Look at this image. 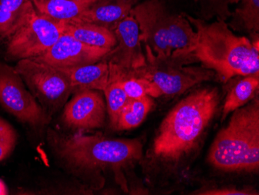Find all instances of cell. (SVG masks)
<instances>
[{
	"mask_svg": "<svg viewBox=\"0 0 259 195\" xmlns=\"http://www.w3.org/2000/svg\"><path fill=\"white\" fill-rule=\"evenodd\" d=\"M14 68L35 98L48 108H59L75 92L66 74L60 68L34 59L17 61Z\"/></svg>",
	"mask_w": 259,
	"mask_h": 195,
	"instance_id": "8",
	"label": "cell"
},
{
	"mask_svg": "<svg viewBox=\"0 0 259 195\" xmlns=\"http://www.w3.org/2000/svg\"><path fill=\"white\" fill-rule=\"evenodd\" d=\"M0 106L22 123L45 127L51 116L37 101L14 67L0 59Z\"/></svg>",
	"mask_w": 259,
	"mask_h": 195,
	"instance_id": "7",
	"label": "cell"
},
{
	"mask_svg": "<svg viewBox=\"0 0 259 195\" xmlns=\"http://www.w3.org/2000/svg\"><path fill=\"white\" fill-rule=\"evenodd\" d=\"M75 94L65 106L64 122L68 127L81 130L103 127L107 108L98 90H79Z\"/></svg>",
	"mask_w": 259,
	"mask_h": 195,
	"instance_id": "12",
	"label": "cell"
},
{
	"mask_svg": "<svg viewBox=\"0 0 259 195\" xmlns=\"http://www.w3.org/2000/svg\"><path fill=\"white\" fill-rule=\"evenodd\" d=\"M142 1L144 0H96L74 21L97 24L112 30Z\"/></svg>",
	"mask_w": 259,
	"mask_h": 195,
	"instance_id": "13",
	"label": "cell"
},
{
	"mask_svg": "<svg viewBox=\"0 0 259 195\" xmlns=\"http://www.w3.org/2000/svg\"><path fill=\"white\" fill-rule=\"evenodd\" d=\"M34 6L35 9L37 10L38 14H41L45 8V4H46L47 0H31Z\"/></svg>",
	"mask_w": 259,
	"mask_h": 195,
	"instance_id": "25",
	"label": "cell"
},
{
	"mask_svg": "<svg viewBox=\"0 0 259 195\" xmlns=\"http://www.w3.org/2000/svg\"><path fill=\"white\" fill-rule=\"evenodd\" d=\"M238 4V8L231 12L228 27L249 33L251 37L258 34L259 0H240Z\"/></svg>",
	"mask_w": 259,
	"mask_h": 195,
	"instance_id": "17",
	"label": "cell"
},
{
	"mask_svg": "<svg viewBox=\"0 0 259 195\" xmlns=\"http://www.w3.org/2000/svg\"><path fill=\"white\" fill-rule=\"evenodd\" d=\"M199 10V18L205 21L212 19L227 21L231 15V6L240 0H194Z\"/></svg>",
	"mask_w": 259,
	"mask_h": 195,
	"instance_id": "21",
	"label": "cell"
},
{
	"mask_svg": "<svg viewBox=\"0 0 259 195\" xmlns=\"http://www.w3.org/2000/svg\"><path fill=\"white\" fill-rule=\"evenodd\" d=\"M17 142V131L5 119L0 117V162L14 152Z\"/></svg>",
	"mask_w": 259,
	"mask_h": 195,
	"instance_id": "23",
	"label": "cell"
},
{
	"mask_svg": "<svg viewBox=\"0 0 259 195\" xmlns=\"http://www.w3.org/2000/svg\"><path fill=\"white\" fill-rule=\"evenodd\" d=\"M116 45L105 56L103 60L123 72L138 70L146 64L142 42L140 40V29L136 20L130 14L112 29Z\"/></svg>",
	"mask_w": 259,
	"mask_h": 195,
	"instance_id": "10",
	"label": "cell"
},
{
	"mask_svg": "<svg viewBox=\"0 0 259 195\" xmlns=\"http://www.w3.org/2000/svg\"><path fill=\"white\" fill-rule=\"evenodd\" d=\"M62 34L61 23L37 13L6 42V59L17 62L38 58L49 50Z\"/></svg>",
	"mask_w": 259,
	"mask_h": 195,
	"instance_id": "9",
	"label": "cell"
},
{
	"mask_svg": "<svg viewBox=\"0 0 259 195\" xmlns=\"http://www.w3.org/2000/svg\"><path fill=\"white\" fill-rule=\"evenodd\" d=\"M110 49L93 47L62 33L56 42L41 56L33 59L58 68H68L103 60Z\"/></svg>",
	"mask_w": 259,
	"mask_h": 195,
	"instance_id": "11",
	"label": "cell"
},
{
	"mask_svg": "<svg viewBox=\"0 0 259 195\" xmlns=\"http://www.w3.org/2000/svg\"><path fill=\"white\" fill-rule=\"evenodd\" d=\"M66 74L74 91L93 90L104 91L110 79V67L106 61L73 68H60Z\"/></svg>",
	"mask_w": 259,
	"mask_h": 195,
	"instance_id": "15",
	"label": "cell"
},
{
	"mask_svg": "<svg viewBox=\"0 0 259 195\" xmlns=\"http://www.w3.org/2000/svg\"><path fill=\"white\" fill-rule=\"evenodd\" d=\"M208 162L221 171L255 173L259 169L258 97L234 110L213 140Z\"/></svg>",
	"mask_w": 259,
	"mask_h": 195,
	"instance_id": "4",
	"label": "cell"
},
{
	"mask_svg": "<svg viewBox=\"0 0 259 195\" xmlns=\"http://www.w3.org/2000/svg\"><path fill=\"white\" fill-rule=\"evenodd\" d=\"M103 92L107 97V110L110 117V125L114 129L119 116L130 98L118 83L110 79L108 85Z\"/></svg>",
	"mask_w": 259,
	"mask_h": 195,
	"instance_id": "22",
	"label": "cell"
},
{
	"mask_svg": "<svg viewBox=\"0 0 259 195\" xmlns=\"http://www.w3.org/2000/svg\"><path fill=\"white\" fill-rule=\"evenodd\" d=\"M259 75L243 76L230 90L223 108L222 119H225L231 112L243 107L252 100L258 90Z\"/></svg>",
	"mask_w": 259,
	"mask_h": 195,
	"instance_id": "19",
	"label": "cell"
},
{
	"mask_svg": "<svg viewBox=\"0 0 259 195\" xmlns=\"http://www.w3.org/2000/svg\"><path fill=\"white\" fill-rule=\"evenodd\" d=\"M37 13L31 0H0V42H7Z\"/></svg>",
	"mask_w": 259,
	"mask_h": 195,
	"instance_id": "14",
	"label": "cell"
},
{
	"mask_svg": "<svg viewBox=\"0 0 259 195\" xmlns=\"http://www.w3.org/2000/svg\"><path fill=\"white\" fill-rule=\"evenodd\" d=\"M195 194L201 195H252L258 194L257 191L249 189H238L236 187H221L198 191Z\"/></svg>",
	"mask_w": 259,
	"mask_h": 195,
	"instance_id": "24",
	"label": "cell"
},
{
	"mask_svg": "<svg viewBox=\"0 0 259 195\" xmlns=\"http://www.w3.org/2000/svg\"><path fill=\"white\" fill-rule=\"evenodd\" d=\"M154 106L152 97L145 96L139 99H130L119 116L115 130H131L138 127Z\"/></svg>",
	"mask_w": 259,
	"mask_h": 195,
	"instance_id": "20",
	"label": "cell"
},
{
	"mask_svg": "<svg viewBox=\"0 0 259 195\" xmlns=\"http://www.w3.org/2000/svg\"><path fill=\"white\" fill-rule=\"evenodd\" d=\"M61 24L62 33L72 36L81 43L110 50L116 46L115 34L107 27L76 21L63 22Z\"/></svg>",
	"mask_w": 259,
	"mask_h": 195,
	"instance_id": "16",
	"label": "cell"
},
{
	"mask_svg": "<svg viewBox=\"0 0 259 195\" xmlns=\"http://www.w3.org/2000/svg\"><path fill=\"white\" fill-rule=\"evenodd\" d=\"M8 188L4 180L0 179V195L8 194Z\"/></svg>",
	"mask_w": 259,
	"mask_h": 195,
	"instance_id": "26",
	"label": "cell"
},
{
	"mask_svg": "<svg viewBox=\"0 0 259 195\" xmlns=\"http://www.w3.org/2000/svg\"><path fill=\"white\" fill-rule=\"evenodd\" d=\"M139 26L140 40L155 54L194 45L196 33L184 14L173 12L165 0H144L131 12Z\"/></svg>",
	"mask_w": 259,
	"mask_h": 195,
	"instance_id": "5",
	"label": "cell"
},
{
	"mask_svg": "<svg viewBox=\"0 0 259 195\" xmlns=\"http://www.w3.org/2000/svg\"><path fill=\"white\" fill-rule=\"evenodd\" d=\"M96 0H47L42 15L55 21H74L93 5Z\"/></svg>",
	"mask_w": 259,
	"mask_h": 195,
	"instance_id": "18",
	"label": "cell"
},
{
	"mask_svg": "<svg viewBox=\"0 0 259 195\" xmlns=\"http://www.w3.org/2000/svg\"><path fill=\"white\" fill-rule=\"evenodd\" d=\"M49 144L58 160L81 178L100 181L103 172L120 174L143 157L138 139H107L100 135H59L49 131Z\"/></svg>",
	"mask_w": 259,
	"mask_h": 195,
	"instance_id": "2",
	"label": "cell"
},
{
	"mask_svg": "<svg viewBox=\"0 0 259 195\" xmlns=\"http://www.w3.org/2000/svg\"><path fill=\"white\" fill-rule=\"evenodd\" d=\"M183 14L196 33L194 45L189 49L197 62L224 83L235 76L259 75L258 34L251 40L236 35L224 20L209 23Z\"/></svg>",
	"mask_w": 259,
	"mask_h": 195,
	"instance_id": "3",
	"label": "cell"
},
{
	"mask_svg": "<svg viewBox=\"0 0 259 195\" xmlns=\"http://www.w3.org/2000/svg\"><path fill=\"white\" fill-rule=\"evenodd\" d=\"M220 104L216 87L195 90L161 122L151 149L155 162L172 165L191 153L213 120Z\"/></svg>",
	"mask_w": 259,
	"mask_h": 195,
	"instance_id": "1",
	"label": "cell"
},
{
	"mask_svg": "<svg viewBox=\"0 0 259 195\" xmlns=\"http://www.w3.org/2000/svg\"><path fill=\"white\" fill-rule=\"evenodd\" d=\"M145 49L146 64L132 72L149 80L155 88L156 97L184 94L216 75L203 65H190L197 61L189 48L173 51L171 54H155L147 45Z\"/></svg>",
	"mask_w": 259,
	"mask_h": 195,
	"instance_id": "6",
	"label": "cell"
}]
</instances>
